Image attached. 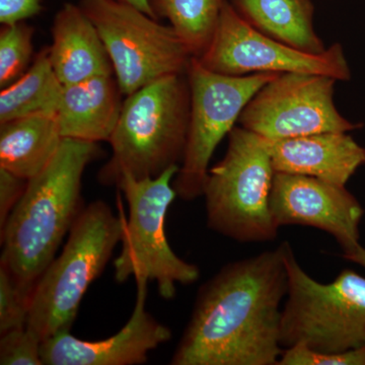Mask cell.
Segmentation results:
<instances>
[{"mask_svg":"<svg viewBox=\"0 0 365 365\" xmlns=\"http://www.w3.org/2000/svg\"><path fill=\"white\" fill-rule=\"evenodd\" d=\"M287 294L282 245L227 264L199 290L170 364L277 365L281 300Z\"/></svg>","mask_w":365,"mask_h":365,"instance_id":"cell-1","label":"cell"},{"mask_svg":"<svg viewBox=\"0 0 365 365\" xmlns=\"http://www.w3.org/2000/svg\"><path fill=\"white\" fill-rule=\"evenodd\" d=\"M100 155L96 143L63 138L49 165L29 180L25 193L0 230V265L30 299L36 283L85 208L81 180L86 167Z\"/></svg>","mask_w":365,"mask_h":365,"instance_id":"cell-2","label":"cell"},{"mask_svg":"<svg viewBox=\"0 0 365 365\" xmlns=\"http://www.w3.org/2000/svg\"><path fill=\"white\" fill-rule=\"evenodd\" d=\"M190 109L187 72L165 76L127 96L109 140L112 158L98 172V182L117 185L125 175L155 178L179 165L188 136Z\"/></svg>","mask_w":365,"mask_h":365,"instance_id":"cell-3","label":"cell"},{"mask_svg":"<svg viewBox=\"0 0 365 365\" xmlns=\"http://www.w3.org/2000/svg\"><path fill=\"white\" fill-rule=\"evenodd\" d=\"M116 216L104 201L83 209L60 256L55 257L31 295L29 328L43 341L71 332L81 299L111 259L123 235L124 212Z\"/></svg>","mask_w":365,"mask_h":365,"instance_id":"cell-4","label":"cell"},{"mask_svg":"<svg viewBox=\"0 0 365 365\" xmlns=\"http://www.w3.org/2000/svg\"><path fill=\"white\" fill-rule=\"evenodd\" d=\"M282 245L287 272V300L281 313L283 348L304 343L323 353L365 346V277L346 269L330 284L313 279Z\"/></svg>","mask_w":365,"mask_h":365,"instance_id":"cell-5","label":"cell"},{"mask_svg":"<svg viewBox=\"0 0 365 365\" xmlns=\"http://www.w3.org/2000/svg\"><path fill=\"white\" fill-rule=\"evenodd\" d=\"M274 174L265 139L235 126L225 157L206 180L208 227L241 242L275 240L279 227L270 210Z\"/></svg>","mask_w":365,"mask_h":365,"instance_id":"cell-6","label":"cell"},{"mask_svg":"<svg viewBox=\"0 0 365 365\" xmlns=\"http://www.w3.org/2000/svg\"><path fill=\"white\" fill-rule=\"evenodd\" d=\"M179 169L173 165L146 179L125 175L116 185L128 203L129 216L124 217L121 253L114 261L115 279L153 281L165 299L176 297L178 285L192 284L200 276L196 265L173 251L165 235L168 210L178 196L173 181Z\"/></svg>","mask_w":365,"mask_h":365,"instance_id":"cell-7","label":"cell"},{"mask_svg":"<svg viewBox=\"0 0 365 365\" xmlns=\"http://www.w3.org/2000/svg\"><path fill=\"white\" fill-rule=\"evenodd\" d=\"M97 28L124 96L172 74L185 73L193 55L172 26L121 0H81Z\"/></svg>","mask_w":365,"mask_h":365,"instance_id":"cell-8","label":"cell"},{"mask_svg":"<svg viewBox=\"0 0 365 365\" xmlns=\"http://www.w3.org/2000/svg\"><path fill=\"white\" fill-rule=\"evenodd\" d=\"M278 74L225 76L205 68L196 57L191 59L187 71L191 93L188 136L173 181L182 200L203 196L209 163L216 148L239 123L251 98Z\"/></svg>","mask_w":365,"mask_h":365,"instance_id":"cell-9","label":"cell"},{"mask_svg":"<svg viewBox=\"0 0 365 365\" xmlns=\"http://www.w3.org/2000/svg\"><path fill=\"white\" fill-rule=\"evenodd\" d=\"M196 58L205 68L225 76L299 72L324 74L338 81L351 78L339 43L318 54L302 51L250 26L228 0H225L212 39Z\"/></svg>","mask_w":365,"mask_h":365,"instance_id":"cell-10","label":"cell"},{"mask_svg":"<svg viewBox=\"0 0 365 365\" xmlns=\"http://www.w3.org/2000/svg\"><path fill=\"white\" fill-rule=\"evenodd\" d=\"M337 81L324 74H278L245 107L240 126L273 140L356 130L362 124L346 119L334 103Z\"/></svg>","mask_w":365,"mask_h":365,"instance_id":"cell-11","label":"cell"},{"mask_svg":"<svg viewBox=\"0 0 365 365\" xmlns=\"http://www.w3.org/2000/svg\"><path fill=\"white\" fill-rule=\"evenodd\" d=\"M274 222L304 225L332 235L349 251L359 245L364 210L346 186L304 175L275 173L270 195Z\"/></svg>","mask_w":365,"mask_h":365,"instance_id":"cell-12","label":"cell"},{"mask_svg":"<svg viewBox=\"0 0 365 365\" xmlns=\"http://www.w3.org/2000/svg\"><path fill=\"white\" fill-rule=\"evenodd\" d=\"M146 280H136L135 307L119 333L107 339L83 341L71 332L43 341L41 357L45 365H137L148 361V353L172 338L167 326L145 309Z\"/></svg>","mask_w":365,"mask_h":365,"instance_id":"cell-13","label":"cell"},{"mask_svg":"<svg viewBox=\"0 0 365 365\" xmlns=\"http://www.w3.org/2000/svg\"><path fill=\"white\" fill-rule=\"evenodd\" d=\"M264 139L275 173L304 175L346 186L365 165V148L348 132Z\"/></svg>","mask_w":365,"mask_h":365,"instance_id":"cell-14","label":"cell"},{"mask_svg":"<svg viewBox=\"0 0 365 365\" xmlns=\"http://www.w3.org/2000/svg\"><path fill=\"white\" fill-rule=\"evenodd\" d=\"M48 50L53 69L63 86L114 74L102 38L79 4H64L55 14Z\"/></svg>","mask_w":365,"mask_h":365,"instance_id":"cell-15","label":"cell"},{"mask_svg":"<svg viewBox=\"0 0 365 365\" xmlns=\"http://www.w3.org/2000/svg\"><path fill=\"white\" fill-rule=\"evenodd\" d=\"M122 96L114 74L63 86L55 112L62 137L109 141L121 115Z\"/></svg>","mask_w":365,"mask_h":365,"instance_id":"cell-16","label":"cell"},{"mask_svg":"<svg viewBox=\"0 0 365 365\" xmlns=\"http://www.w3.org/2000/svg\"><path fill=\"white\" fill-rule=\"evenodd\" d=\"M63 137L55 114H35L0 124V168L33 179L49 165Z\"/></svg>","mask_w":365,"mask_h":365,"instance_id":"cell-17","label":"cell"},{"mask_svg":"<svg viewBox=\"0 0 365 365\" xmlns=\"http://www.w3.org/2000/svg\"><path fill=\"white\" fill-rule=\"evenodd\" d=\"M235 13L269 37L307 53L327 49L314 29L313 0H228Z\"/></svg>","mask_w":365,"mask_h":365,"instance_id":"cell-18","label":"cell"},{"mask_svg":"<svg viewBox=\"0 0 365 365\" xmlns=\"http://www.w3.org/2000/svg\"><path fill=\"white\" fill-rule=\"evenodd\" d=\"M63 85L49 59L48 47L41 50L28 71L0 93V124L30 116L55 114Z\"/></svg>","mask_w":365,"mask_h":365,"instance_id":"cell-19","label":"cell"},{"mask_svg":"<svg viewBox=\"0 0 365 365\" xmlns=\"http://www.w3.org/2000/svg\"><path fill=\"white\" fill-rule=\"evenodd\" d=\"M157 18H165L193 57L212 39L225 0H150Z\"/></svg>","mask_w":365,"mask_h":365,"instance_id":"cell-20","label":"cell"},{"mask_svg":"<svg viewBox=\"0 0 365 365\" xmlns=\"http://www.w3.org/2000/svg\"><path fill=\"white\" fill-rule=\"evenodd\" d=\"M34 28L26 21L2 25L0 31V86L11 85L26 71L33 56Z\"/></svg>","mask_w":365,"mask_h":365,"instance_id":"cell-21","label":"cell"},{"mask_svg":"<svg viewBox=\"0 0 365 365\" xmlns=\"http://www.w3.org/2000/svg\"><path fill=\"white\" fill-rule=\"evenodd\" d=\"M30 297L0 265V335L28 325Z\"/></svg>","mask_w":365,"mask_h":365,"instance_id":"cell-22","label":"cell"},{"mask_svg":"<svg viewBox=\"0 0 365 365\" xmlns=\"http://www.w3.org/2000/svg\"><path fill=\"white\" fill-rule=\"evenodd\" d=\"M0 336V364L43 365L42 340L32 329L26 326Z\"/></svg>","mask_w":365,"mask_h":365,"instance_id":"cell-23","label":"cell"},{"mask_svg":"<svg viewBox=\"0 0 365 365\" xmlns=\"http://www.w3.org/2000/svg\"><path fill=\"white\" fill-rule=\"evenodd\" d=\"M277 365H365V346L341 353H323L304 343L288 347Z\"/></svg>","mask_w":365,"mask_h":365,"instance_id":"cell-24","label":"cell"},{"mask_svg":"<svg viewBox=\"0 0 365 365\" xmlns=\"http://www.w3.org/2000/svg\"><path fill=\"white\" fill-rule=\"evenodd\" d=\"M28 181L0 168V230L25 193Z\"/></svg>","mask_w":365,"mask_h":365,"instance_id":"cell-25","label":"cell"},{"mask_svg":"<svg viewBox=\"0 0 365 365\" xmlns=\"http://www.w3.org/2000/svg\"><path fill=\"white\" fill-rule=\"evenodd\" d=\"M41 0H0V23L14 25L38 16L42 11Z\"/></svg>","mask_w":365,"mask_h":365,"instance_id":"cell-26","label":"cell"},{"mask_svg":"<svg viewBox=\"0 0 365 365\" xmlns=\"http://www.w3.org/2000/svg\"><path fill=\"white\" fill-rule=\"evenodd\" d=\"M342 256L346 260L359 264V266L365 268V248L361 245L359 244L349 251L343 252Z\"/></svg>","mask_w":365,"mask_h":365,"instance_id":"cell-27","label":"cell"},{"mask_svg":"<svg viewBox=\"0 0 365 365\" xmlns=\"http://www.w3.org/2000/svg\"><path fill=\"white\" fill-rule=\"evenodd\" d=\"M121 1L132 4V6H136L137 9H141L144 13L150 14L153 18L158 19L155 11H153V6H151L150 0H121Z\"/></svg>","mask_w":365,"mask_h":365,"instance_id":"cell-28","label":"cell"}]
</instances>
